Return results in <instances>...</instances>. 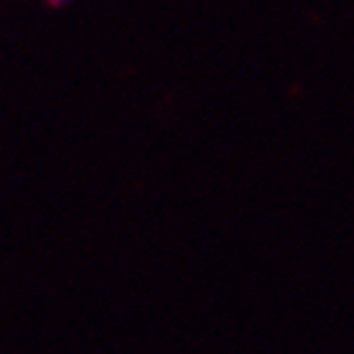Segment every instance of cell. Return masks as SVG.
Returning a JSON list of instances; mask_svg holds the SVG:
<instances>
[{"label":"cell","instance_id":"obj_1","mask_svg":"<svg viewBox=\"0 0 354 354\" xmlns=\"http://www.w3.org/2000/svg\"><path fill=\"white\" fill-rule=\"evenodd\" d=\"M64 3H70V0H52V6H64Z\"/></svg>","mask_w":354,"mask_h":354}]
</instances>
